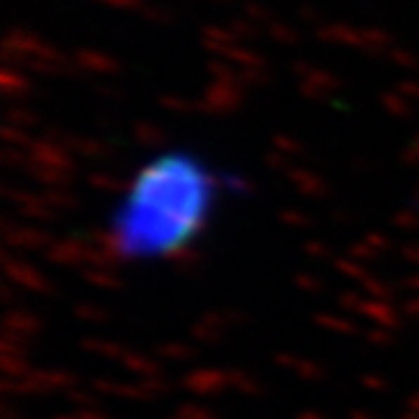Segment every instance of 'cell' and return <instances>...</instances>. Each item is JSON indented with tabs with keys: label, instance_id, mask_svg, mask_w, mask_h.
<instances>
[{
	"label": "cell",
	"instance_id": "6da1fadb",
	"mask_svg": "<svg viewBox=\"0 0 419 419\" xmlns=\"http://www.w3.org/2000/svg\"><path fill=\"white\" fill-rule=\"evenodd\" d=\"M240 177L193 147H167L145 158L106 218V248L123 264L167 262L191 248Z\"/></svg>",
	"mask_w": 419,
	"mask_h": 419
}]
</instances>
